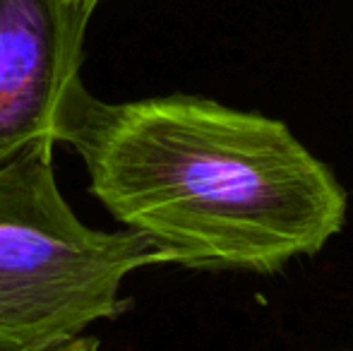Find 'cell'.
Listing matches in <instances>:
<instances>
[{
    "instance_id": "1",
    "label": "cell",
    "mask_w": 353,
    "mask_h": 351,
    "mask_svg": "<svg viewBox=\"0 0 353 351\" xmlns=\"http://www.w3.org/2000/svg\"><path fill=\"white\" fill-rule=\"evenodd\" d=\"M58 142L89 192L173 263L272 274L344 229L346 190L286 123L202 97L108 103L79 89Z\"/></svg>"
},
{
    "instance_id": "2",
    "label": "cell",
    "mask_w": 353,
    "mask_h": 351,
    "mask_svg": "<svg viewBox=\"0 0 353 351\" xmlns=\"http://www.w3.org/2000/svg\"><path fill=\"white\" fill-rule=\"evenodd\" d=\"M53 154L0 169V351L74 339L130 308L121 296L130 272L173 263L132 229L87 226L61 195Z\"/></svg>"
},
{
    "instance_id": "3",
    "label": "cell",
    "mask_w": 353,
    "mask_h": 351,
    "mask_svg": "<svg viewBox=\"0 0 353 351\" xmlns=\"http://www.w3.org/2000/svg\"><path fill=\"white\" fill-rule=\"evenodd\" d=\"M94 0H0V169L53 154L82 85Z\"/></svg>"
},
{
    "instance_id": "4",
    "label": "cell",
    "mask_w": 353,
    "mask_h": 351,
    "mask_svg": "<svg viewBox=\"0 0 353 351\" xmlns=\"http://www.w3.org/2000/svg\"><path fill=\"white\" fill-rule=\"evenodd\" d=\"M101 342L97 337H74L68 342H58V344H48V347H37V349H19V351H99Z\"/></svg>"
},
{
    "instance_id": "5",
    "label": "cell",
    "mask_w": 353,
    "mask_h": 351,
    "mask_svg": "<svg viewBox=\"0 0 353 351\" xmlns=\"http://www.w3.org/2000/svg\"><path fill=\"white\" fill-rule=\"evenodd\" d=\"M94 3H99V0H94Z\"/></svg>"
}]
</instances>
